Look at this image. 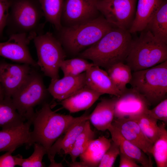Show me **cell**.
<instances>
[{
    "label": "cell",
    "mask_w": 167,
    "mask_h": 167,
    "mask_svg": "<svg viewBox=\"0 0 167 167\" xmlns=\"http://www.w3.org/2000/svg\"><path fill=\"white\" fill-rule=\"evenodd\" d=\"M132 39L129 31L114 27L80 53L79 57L106 69L115 64L125 62Z\"/></svg>",
    "instance_id": "obj_1"
},
{
    "label": "cell",
    "mask_w": 167,
    "mask_h": 167,
    "mask_svg": "<svg viewBox=\"0 0 167 167\" xmlns=\"http://www.w3.org/2000/svg\"><path fill=\"white\" fill-rule=\"evenodd\" d=\"M87 114L74 117L70 115L57 113L51 109L47 103L43 104L41 109L32 118L33 131H31L32 144L35 143L42 145L48 154L52 146L73 123Z\"/></svg>",
    "instance_id": "obj_2"
},
{
    "label": "cell",
    "mask_w": 167,
    "mask_h": 167,
    "mask_svg": "<svg viewBox=\"0 0 167 167\" xmlns=\"http://www.w3.org/2000/svg\"><path fill=\"white\" fill-rule=\"evenodd\" d=\"M114 28L101 15L81 24L62 27L58 31V39L70 53L76 54L96 43Z\"/></svg>",
    "instance_id": "obj_3"
},
{
    "label": "cell",
    "mask_w": 167,
    "mask_h": 167,
    "mask_svg": "<svg viewBox=\"0 0 167 167\" xmlns=\"http://www.w3.org/2000/svg\"><path fill=\"white\" fill-rule=\"evenodd\" d=\"M43 17L38 0H13L6 25L7 34H24L33 40L43 33Z\"/></svg>",
    "instance_id": "obj_4"
},
{
    "label": "cell",
    "mask_w": 167,
    "mask_h": 167,
    "mask_svg": "<svg viewBox=\"0 0 167 167\" xmlns=\"http://www.w3.org/2000/svg\"><path fill=\"white\" fill-rule=\"evenodd\" d=\"M132 39L126 64L135 71L154 66L167 60V44L156 39L147 29Z\"/></svg>",
    "instance_id": "obj_5"
},
{
    "label": "cell",
    "mask_w": 167,
    "mask_h": 167,
    "mask_svg": "<svg viewBox=\"0 0 167 167\" xmlns=\"http://www.w3.org/2000/svg\"><path fill=\"white\" fill-rule=\"evenodd\" d=\"M129 84L150 105H157L167 98V60L150 68L134 71Z\"/></svg>",
    "instance_id": "obj_6"
},
{
    "label": "cell",
    "mask_w": 167,
    "mask_h": 167,
    "mask_svg": "<svg viewBox=\"0 0 167 167\" xmlns=\"http://www.w3.org/2000/svg\"><path fill=\"white\" fill-rule=\"evenodd\" d=\"M46 93V89L41 76L32 69L11 99L18 112L27 121L33 116L34 107L43 101Z\"/></svg>",
    "instance_id": "obj_7"
},
{
    "label": "cell",
    "mask_w": 167,
    "mask_h": 167,
    "mask_svg": "<svg viewBox=\"0 0 167 167\" xmlns=\"http://www.w3.org/2000/svg\"><path fill=\"white\" fill-rule=\"evenodd\" d=\"M33 40L38 57L37 66L51 80L59 78L60 66L66 57L60 41L49 32L39 35Z\"/></svg>",
    "instance_id": "obj_8"
},
{
    "label": "cell",
    "mask_w": 167,
    "mask_h": 167,
    "mask_svg": "<svg viewBox=\"0 0 167 167\" xmlns=\"http://www.w3.org/2000/svg\"><path fill=\"white\" fill-rule=\"evenodd\" d=\"M137 0H97L100 13L114 27L129 31L134 20Z\"/></svg>",
    "instance_id": "obj_9"
},
{
    "label": "cell",
    "mask_w": 167,
    "mask_h": 167,
    "mask_svg": "<svg viewBox=\"0 0 167 167\" xmlns=\"http://www.w3.org/2000/svg\"><path fill=\"white\" fill-rule=\"evenodd\" d=\"M97 0H65L61 23L69 26L95 19L100 13ZM65 27V26H64Z\"/></svg>",
    "instance_id": "obj_10"
},
{
    "label": "cell",
    "mask_w": 167,
    "mask_h": 167,
    "mask_svg": "<svg viewBox=\"0 0 167 167\" xmlns=\"http://www.w3.org/2000/svg\"><path fill=\"white\" fill-rule=\"evenodd\" d=\"M116 97L114 118H130L146 113L150 105L145 98L134 88H126Z\"/></svg>",
    "instance_id": "obj_11"
},
{
    "label": "cell",
    "mask_w": 167,
    "mask_h": 167,
    "mask_svg": "<svg viewBox=\"0 0 167 167\" xmlns=\"http://www.w3.org/2000/svg\"><path fill=\"white\" fill-rule=\"evenodd\" d=\"M9 36L7 41L0 42V56L32 66H37L28 47L32 39L24 34H13Z\"/></svg>",
    "instance_id": "obj_12"
},
{
    "label": "cell",
    "mask_w": 167,
    "mask_h": 167,
    "mask_svg": "<svg viewBox=\"0 0 167 167\" xmlns=\"http://www.w3.org/2000/svg\"><path fill=\"white\" fill-rule=\"evenodd\" d=\"M31 66L26 64H13L0 61V82L5 97L11 98L28 77L32 70Z\"/></svg>",
    "instance_id": "obj_13"
},
{
    "label": "cell",
    "mask_w": 167,
    "mask_h": 167,
    "mask_svg": "<svg viewBox=\"0 0 167 167\" xmlns=\"http://www.w3.org/2000/svg\"><path fill=\"white\" fill-rule=\"evenodd\" d=\"M112 124L126 139L150 156L153 143L145 135L135 121L128 118H114Z\"/></svg>",
    "instance_id": "obj_14"
},
{
    "label": "cell",
    "mask_w": 167,
    "mask_h": 167,
    "mask_svg": "<svg viewBox=\"0 0 167 167\" xmlns=\"http://www.w3.org/2000/svg\"><path fill=\"white\" fill-rule=\"evenodd\" d=\"M31 119L15 127L0 131V152L15 150L24 144L32 145L30 128Z\"/></svg>",
    "instance_id": "obj_15"
},
{
    "label": "cell",
    "mask_w": 167,
    "mask_h": 167,
    "mask_svg": "<svg viewBox=\"0 0 167 167\" xmlns=\"http://www.w3.org/2000/svg\"><path fill=\"white\" fill-rule=\"evenodd\" d=\"M85 72L76 76L51 80L47 90L54 99L62 101L85 86Z\"/></svg>",
    "instance_id": "obj_16"
},
{
    "label": "cell",
    "mask_w": 167,
    "mask_h": 167,
    "mask_svg": "<svg viewBox=\"0 0 167 167\" xmlns=\"http://www.w3.org/2000/svg\"><path fill=\"white\" fill-rule=\"evenodd\" d=\"M86 85L92 90L118 97L121 93L113 84L107 72L94 65L85 71Z\"/></svg>",
    "instance_id": "obj_17"
},
{
    "label": "cell",
    "mask_w": 167,
    "mask_h": 167,
    "mask_svg": "<svg viewBox=\"0 0 167 167\" xmlns=\"http://www.w3.org/2000/svg\"><path fill=\"white\" fill-rule=\"evenodd\" d=\"M89 115L72 124L54 143L47 155L50 162L55 161L54 157L57 153L62 150L68 154L77 137L84 129L86 122L89 120Z\"/></svg>",
    "instance_id": "obj_18"
},
{
    "label": "cell",
    "mask_w": 167,
    "mask_h": 167,
    "mask_svg": "<svg viewBox=\"0 0 167 167\" xmlns=\"http://www.w3.org/2000/svg\"><path fill=\"white\" fill-rule=\"evenodd\" d=\"M108 130L110 133L112 140L118 145L121 152L143 167H153L151 157L147 156L139 147L126 139L115 126L111 124Z\"/></svg>",
    "instance_id": "obj_19"
},
{
    "label": "cell",
    "mask_w": 167,
    "mask_h": 167,
    "mask_svg": "<svg viewBox=\"0 0 167 167\" xmlns=\"http://www.w3.org/2000/svg\"><path fill=\"white\" fill-rule=\"evenodd\" d=\"M102 95L86 85L62 101L60 104L70 113H74L89 109Z\"/></svg>",
    "instance_id": "obj_20"
},
{
    "label": "cell",
    "mask_w": 167,
    "mask_h": 167,
    "mask_svg": "<svg viewBox=\"0 0 167 167\" xmlns=\"http://www.w3.org/2000/svg\"><path fill=\"white\" fill-rule=\"evenodd\" d=\"M115 96L112 98H104L98 103L93 112L89 115V120L98 130H108L114 117Z\"/></svg>",
    "instance_id": "obj_21"
},
{
    "label": "cell",
    "mask_w": 167,
    "mask_h": 167,
    "mask_svg": "<svg viewBox=\"0 0 167 167\" xmlns=\"http://www.w3.org/2000/svg\"><path fill=\"white\" fill-rule=\"evenodd\" d=\"M163 0H138L135 17L129 31L131 33L145 29Z\"/></svg>",
    "instance_id": "obj_22"
},
{
    "label": "cell",
    "mask_w": 167,
    "mask_h": 167,
    "mask_svg": "<svg viewBox=\"0 0 167 167\" xmlns=\"http://www.w3.org/2000/svg\"><path fill=\"white\" fill-rule=\"evenodd\" d=\"M111 140L103 136L93 139L79 156L80 161L85 162L89 167H98L104 154L109 147Z\"/></svg>",
    "instance_id": "obj_23"
},
{
    "label": "cell",
    "mask_w": 167,
    "mask_h": 167,
    "mask_svg": "<svg viewBox=\"0 0 167 167\" xmlns=\"http://www.w3.org/2000/svg\"><path fill=\"white\" fill-rule=\"evenodd\" d=\"M26 121L17 111L11 98L0 100V127L2 129L17 127Z\"/></svg>",
    "instance_id": "obj_24"
},
{
    "label": "cell",
    "mask_w": 167,
    "mask_h": 167,
    "mask_svg": "<svg viewBox=\"0 0 167 167\" xmlns=\"http://www.w3.org/2000/svg\"><path fill=\"white\" fill-rule=\"evenodd\" d=\"M159 41L167 44V2L163 0L146 28Z\"/></svg>",
    "instance_id": "obj_25"
},
{
    "label": "cell",
    "mask_w": 167,
    "mask_h": 167,
    "mask_svg": "<svg viewBox=\"0 0 167 167\" xmlns=\"http://www.w3.org/2000/svg\"><path fill=\"white\" fill-rule=\"evenodd\" d=\"M64 0H38L46 21L58 31L62 28L61 17Z\"/></svg>",
    "instance_id": "obj_26"
},
{
    "label": "cell",
    "mask_w": 167,
    "mask_h": 167,
    "mask_svg": "<svg viewBox=\"0 0 167 167\" xmlns=\"http://www.w3.org/2000/svg\"><path fill=\"white\" fill-rule=\"evenodd\" d=\"M106 71L112 81L121 92L125 89L132 78L130 67L124 62L113 64L106 69Z\"/></svg>",
    "instance_id": "obj_27"
},
{
    "label": "cell",
    "mask_w": 167,
    "mask_h": 167,
    "mask_svg": "<svg viewBox=\"0 0 167 167\" xmlns=\"http://www.w3.org/2000/svg\"><path fill=\"white\" fill-rule=\"evenodd\" d=\"M165 122L159 125L160 134L154 143L151 154L154 157L157 167H167V131Z\"/></svg>",
    "instance_id": "obj_28"
},
{
    "label": "cell",
    "mask_w": 167,
    "mask_h": 167,
    "mask_svg": "<svg viewBox=\"0 0 167 167\" xmlns=\"http://www.w3.org/2000/svg\"><path fill=\"white\" fill-rule=\"evenodd\" d=\"M95 136V132L91 128L90 121L87 120L68 154L70 155L72 162L76 161L77 158L85 151L91 142L94 139Z\"/></svg>",
    "instance_id": "obj_29"
},
{
    "label": "cell",
    "mask_w": 167,
    "mask_h": 167,
    "mask_svg": "<svg viewBox=\"0 0 167 167\" xmlns=\"http://www.w3.org/2000/svg\"><path fill=\"white\" fill-rule=\"evenodd\" d=\"M128 118L137 123L145 135L153 144L161 133L160 127L157 123L158 120L146 113Z\"/></svg>",
    "instance_id": "obj_30"
},
{
    "label": "cell",
    "mask_w": 167,
    "mask_h": 167,
    "mask_svg": "<svg viewBox=\"0 0 167 167\" xmlns=\"http://www.w3.org/2000/svg\"><path fill=\"white\" fill-rule=\"evenodd\" d=\"M94 64L86 59L75 58L65 59L61 64L60 68L65 76H76L86 71Z\"/></svg>",
    "instance_id": "obj_31"
},
{
    "label": "cell",
    "mask_w": 167,
    "mask_h": 167,
    "mask_svg": "<svg viewBox=\"0 0 167 167\" xmlns=\"http://www.w3.org/2000/svg\"><path fill=\"white\" fill-rule=\"evenodd\" d=\"M34 150L28 157L23 158V156L18 155L16 159L17 165L22 167H43L45 165L42 162L44 156L47 154L44 147L40 144L35 143L34 144Z\"/></svg>",
    "instance_id": "obj_32"
},
{
    "label": "cell",
    "mask_w": 167,
    "mask_h": 167,
    "mask_svg": "<svg viewBox=\"0 0 167 167\" xmlns=\"http://www.w3.org/2000/svg\"><path fill=\"white\" fill-rule=\"evenodd\" d=\"M120 152L118 146L112 140L109 147L104 154L98 167H113Z\"/></svg>",
    "instance_id": "obj_33"
},
{
    "label": "cell",
    "mask_w": 167,
    "mask_h": 167,
    "mask_svg": "<svg viewBox=\"0 0 167 167\" xmlns=\"http://www.w3.org/2000/svg\"><path fill=\"white\" fill-rule=\"evenodd\" d=\"M150 117L157 120L167 122V99L161 101L153 109H148L146 113Z\"/></svg>",
    "instance_id": "obj_34"
},
{
    "label": "cell",
    "mask_w": 167,
    "mask_h": 167,
    "mask_svg": "<svg viewBox=\"0 0 167 167\" xmlns=\"http://www.w3.org/2000/svg\"><path fill=\"white\" fill-rule=\"evenodd\" d=\"M12 1L13 0H0V39L3 37V31L6 27Z\"/></svg>",
    "instance_id": "obj_35"
},
{
    "label": "cell",
    "mask_w": 167,
    "mask_h": 167,
    "mask_svg": "<svg viewBox=\"0 0 167 167\" xmlns=\"http://www.w3.org/2000/svg\"><path fill=\"white\" fill-rule=\"evenodd\" d=\"M15 150H11L0 156V167H14L17 165L16 159L17 155L13 156Z\"/></svg>",
    "instance_id": "obj_36"
},
{
    "label": "cell",
    "mask_w": 167,
    "mask_h": 167,
    "mask_svg": "<svg viewBox=\"0 0 167 167\" xmlns=\"http://www.w3.org/2000/svg\"><path fill=\"white\" fill-rule=\"evenodd\" d=\"M120 161L119 167H139L137 163L133 159L120 152Z\"/></svg>",
    "instance_id": "obj_37"
},
{
    "label": "cell",
    "mask_w": 167,
    "mask_h": 167,
    "mask_svg": "<svg viewBox=\"0 0 167 167\" xmlns=\"http://www.w3.org/2000/svg\"><path fill=\"white\" fill-rule=\"evenodd\" d=\"M69 166L71 167H89L87 164L82 161L79 162L76 161L71 162L69 164Z\"/></svg>",
    "instance_id": "obj_38"
},
{
    "label": "cell",
    "mask_w": 167,
    "mask_h": 167,
    "mask_svg": "<svg viewBox=\"0 0 167 167\" xmlns=\"http://www.w3.org/2000/svg\"><path fill=\"white\" fill-rule=\"evenodd\" d=\"M49 167H63L62 163H58L56 162L55 161L52 162H51Z\"/></svg>",
    "instance_id": "obj_39"
},
{
    "label": "cell",
    "mask_w": 167,
    "mask_h": 167,
    "mask_svg": "<svg viewBox=\"0 0 167 167\" xmlns=\"http://www.w3.org/2000/svg\"><path fill=\"white\" fill-rule=\"evenodd\" d=\"M4 97V94L0 82V100L3 99Z\"/></svg>",
    "instance_id": "obj_40"
}]
</instances>
